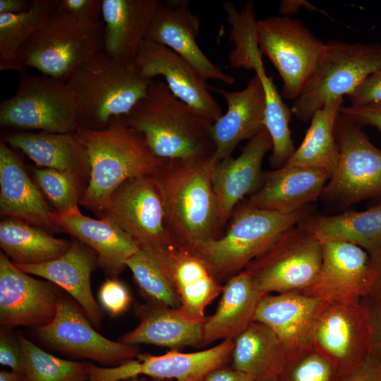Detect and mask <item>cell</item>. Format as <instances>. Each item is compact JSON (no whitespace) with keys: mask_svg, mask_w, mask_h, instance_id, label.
<instances>
[{"mask_svg":"<svg viewBox=\"0 0 381 381\" xmlns=\"http://www.w3.org/2000/svg\"><path fill=\"white\" fill-rule=\"evenodd\" d=\"M199 17L188 0L159 2L147 29L145 40L171 49L188 61L205 80L232 85L236 79L214 64L197 43L200 32Z\"/></svg>","mask_w":381,"mask_h":381,"instance_id":"19","label":"cell"},{"mask_svg":"<svg viewBox=\"0 0 381 381\" xmlns=\"http://www.w3.org/2000/svg\"><path fill=\"white\" fill-rule=\"evenodd\" d=\"M98 298L102 308L112 317L123 313L132 297L127 287L116 278L109 277L101 285Z\"/></svg>","mask_w":381,"mask_h":381,"instance_id":"42","label":"cell"},{"mask_svg":"<svg viewBox=\"0 0 381 381\" xmlns=\"http://www.w3.org/2000/svg\"><path fill=\"white\" fill-rule=\"evenodd\" d=\"M30 381H89L91 363L56 357L18 334Z\"/></svg>","mask_w":381,"mask_h":381,"instance_id":"38","label":"cell"},{"mask_svg":"<svg viewBox=\"0 0 381 381\" xmlns=\"http://www.w3.org/2000/svg\"><path fill=\"white\" fill-rule=\"evenodd\" d=\"M76 116V99L66 81L44 75L20 74L15 94L0 104L4 127L71 133Z\"/></svg>","mask_w":381,"mask_h":381,"instance_id":"11","label":"cell"},{"mask_svg":"<svg viewBox=\"0 0 381 381\" xmlns=\"http://www.w3.org/2000/svg\"><path fill=\"white\" fill-rule=\"evenodd\" d=\"M59 11L80 20L101 22L102 0H59Z\"/></svg>","mask_w":381,"mask_h":381,"instance_id":"45","label":"cell"},{"mask_svg":"<svg viewBox=\"0 0 381 381\" xmlns=\"http://www.w3.org/2000/svg\"><path fill=\"white\" fill-rule=\"evenodd\" d=\"M255 37L262 54L272 62L282 80L283 97L294 101L315 72L326 43L299 19L286 16L257 20Z\"/></svg>","mask_w":381,"mask_h":381,"instance_id":"10","label":"cell"},{"mask_svg":"<svg viewBox=\"0 0 381 381\" xmlns=\"http://www.w3.org/2000/svg\"><path fill=\"white\" fill-rule=\"evenodd\" d=\"M262 294L243 270L224 282L215 312L203 323V346L234 340L255 321Z\"/></svg>","mask_w":381,"mask_h":381,"instance_id":"31","label":"cell"},{"mask_svg":"<svg viewBox=\"0 0 381 381\" xmlns=\"http://www.w3.org/2000/svg\"><path fill=\"white\" fill-rule=\"evenodd\" d=\"M267 381H278L277 379H271V380H267Z\"/></svg>","mask_w":381,"mask_h":381,"instance_id":"53","label":"cell"},{"mask_svg":"<svg viewBox=\"0 0 381 381\" xmlns=\"http://www.w3.org/2000/svg\"><path fill=\"white\" fill-rule=\"evenodd\" d=\"M35 331L45 346L54 351L104 367L120 365L140 353L135 346L114 341L99 334L80 306L63 291L54 319Z\"/></svg>","mask_w":381,"mask_h":381,"instance_id":"14","label":"cell"},{"mask_svg":"<svg viewBox=\"0 0 381 381\" xmlns=\"http://www.w3.org/2000/svg\"><path fill=\"white\" fill-rule=\"evenodd\" d=\"M371 285L368 299L381 304V247L370 254Z\"/></svg>","mask_w":381,"mask_h":381,"instance_id":"49","label":"cell"},{"mask_svg":"<svg viewBox=\"0 0 381 381\" xmlns=\"http://www.w3.org/2000/svg\"><path fill=\"white\" fill-rule=\"evenodd\" d=\"M0 212L50 233L61 231L41 192L29 177L23 163L2 141L0 143Z\"/></svg>","mask_w":381,"mask_h":381,"instance_id":"28","label":"cell"},{"mask_svg":"<svg viewBox=\"0 0 381 381\" xmlns=\"http://www.w3.org/2000/svg\"><path fill=\"white\" fill-rule=\"evenodd\" d=\"M71 241L22 220L4 217L0 222V246L16 265H36L55 260L69 249Z\"/></svg>","mask_w":381,"mask_h":381,"instance_id":"36","label":"cell"},{"mask_svg":"<svg viewBox=\"0 0 381 381\" xmlns=\"http://www.w3.org/2000/svg\"><path fill=\"white\" fill-rule=\"evenodd\" d=\"M223 10L231 28L230 40L234 43L229 65L234 68L253 69L261 80L265 97V127L272 142L270 162L272 167L280 168L296 150L289 126L291 110L282 99L272 77L266 73L255 37L254 3L248 1L240 11L231 4Z\"/></svg>","mask_w":381,"mask_h":381,"instance_id":"6","label":"cell"},{"mask_svg":"<svg viewBox=\"0 0 381 381\" xmlns=\"http://www.w3.org/2000/svg\"><path fill=\"white\" fill-rule=\"evenodd\" d=\"M155 381H168L167 380H155Z\"/></svg>","mask_w":381,"mask_h":381,"instance_id":"54","label":"cell"},{"mask_svg":"<svg viewBox=\"0 0 381 381\" xmlns=\"http://www.w3.org/2000/svg\"><path fill=\"white\" fill-rule=\"evenodd\" d=\"M34 176L56 212L78 206L83 190L81 181L74 175L56 169L36 168Z\"/></svg>","mask_w":381,"mask_h":381,"instance_id":"41","label":"cell"},{"mask_svg":"<svg viewBox=\"0 0 381 381\" xmlns=\"http://www.w3.org/2000/svg\"><path fill=\"white\" fill-rule=\"evenodd\" d=\"M234 341L195 352L169 351L159 356L139 353L135 358L112 367L91 364L89 381H122L144 376L154 380L202 381L212 370L226 366L231 359Z\"/></svg>","mask_w":381,"mask_h":381,"instance_id":"15","label":"cell"},{"mask_svg":"<svg viewBox=\"0 0 381 381\" xmlns=\"http://www.w3.org/2000/svg\"><path fill=\"white\" fill-rule=\"evenodd\" d=\"M75 132L89 162L87 184L80 203L100 216L121 184L136 176H157L167 162L150 150L123 117L112 119L102 129L76 126Z\"/></svg>","mask_w":381,"mask_h":381,"instance_id":"1","label":"cell"},{"mask_svg":"<svg viewBox=\"0 0 381 381\" xmlns=\"http://www.w3.org/2000/svg\"><path fill=\"white\" fill-rule=\"evenodd\" d=\"M122 117L162 159L187 160L214 152L212 123L176 97L163 81L152 80L145 95Z\"/></svg>","mask_w":381,"mask_h":381,"instance_id":"3","label":"cell"},{"mask_svg":"<svg viewBox=\"0 0 381 381\" xmlns=\"http://www.w3.org/2000/svg\"><path fill=\"white\" fill-rule=\"evenodd\" d=\"M132 64L143 78L161 76L171 93L213 123L223 114L208 84L185 59L169 48L147 40Z\"/></svg>","mask_w":381,"mask_h":381,"instance_id":"18","label":"cell"},{"mask_svg":"<svg viewBox=\"0 0 381 381\" xmlns=\"http://www.w3.org/2000/svg\"><path fill=\"white\" fill-rule=\"evenodd\" d=\"M310 205L290 213L257 208L243 200L233 211L219 237L191 248L205 261L220 282L243 271L284 231L310 213Z\"/></svg>","mask_w":381,"mask_h":381,"instance_id":"4","label":"cell"},{"mask_svg":"<svg viewBox=\"0 0 381 381\" xmlns=\"http://www.w3.org/2000/svg\"><path fill=\"white\" fill-rule=\"evenodd\" d=\"M53 217L61 231L95 252L98 265L109 277L116 278L126 268V260L140 250L133 239L108 215L93 219L75 206L63 212L54 210Z\"/></svg>","mask_w":381,"mask_h":381,"instance_id":"24","label":"cell"},{"mask_svg":"<svg viewBox=\"0 0 381 381\" xmlns=\"http://www.w3.org/2000/svg\"><path fill=\"white\" fill-rule=\"evenodd\" d=\"M340 112L362 127H374L381 133V104L342 106Z\"/></svg>","mask_w":381,"mask_h":381,"instance_id":"46","label":"cell"},{"mask_svg":"<svg viewBox=\"0 0 381 381\" xmlns=\"http://www.w3.org/2000/svg\"><path fill=\"white\" fill-rule=\"evenodd\" d=\"M59 0H34L30 9L17 14L0 13V71L26 73L25 54L56 13Z\"/></svg>","mask_w":381,"mask_h":381,"instance_id":"33","label":"cell"},{"mask_svg":"<svg viewBox=\"0 0 381 381\" xmlns=\"http://www.w3.org/2000/svg\"><path fill=\"white\" fill-rule=\"evenodd\" d=\"M234 341L232 368L259 381L278 377L285 363L286 353L270 327L254 321Z\"/></svg>","mask_w":381,"mask_h":381,"instance_id":"35","label":"cell"},{"mask_svg":"<svg viewBox=\"0 0 381 381\" xmlns=\"http://www.w3.org/2000/svg\"><path fill=\"white\" fill-rule=\"evenodd\" d=\"M335 136L339 162L321 197L338 207L381 198V149L372 143L361 126L341 112Z\"/></svg>","mask_w":381,"mask_h":381,"instance_id":"9","label":"cell"},{"mask_svg":"<svg viewBox=\"0 0 381 381\" xmlns=\"http://www.w3.org/2000/svg\"><path fill=\"white\" fill-rule=\"evenodd\" d=\"M139 324L124 334L121 342L135 346L151 344L180 350L203 346L204 320L160 303L147 301L135 306Z\"/></svg>","mask_w":381,"mask_h":381,"instance_id":"29","label":"cell"},{"mask_svg":"<svg viewBox=\"0 0 381 381\" xmlns=\"http://www.w3.org/2000/svg\"><path fill=\"white\" fill-rule=\"evenodd\" d=\"M346 97L351 106L381 104V68L367 76Z\"/></svg>","mask_w":381,"mask_h":381,"instance_id":"44","label":"cell"},{"mask_svg":"<svg viewBox=\"0 0 381 381\" xmlns=\"http://www.w3.org/2000/svg\"><path fill=\"white\" fill-rule=\"evenodd\" d=\"M370 345L368 313L362 300L328 303L316 323L312 346L332 363L339 377L369 356Z\"/></svg>","mask_w":381,"mask_h":381,"instance_id":"16","label":"cell"},{"mask_svg":"<svg viewBox=\"0 0 381 381\" xmlns=\"http://www.w3.org/2000/svg\"><path fill=\"white\" fill-rule=\"evenodd\" d=\"M12 329L1 328L0 363L9 367L11 371L25 374V356L18 334L15 335Z\"/></svg>","mask_w":381,"mask_h":381,"instance_id":"43","label":"cell"},{"mask_svg":"<svg viewBox=\"0 0 381 381\" xmlns=\"http://www.w3.org/2000/svg\"><path fill=\"white\" fill-rule=\"evenodd\" d=\"M152 82L142 78L132 64L116 62L99 52L66 80L76 99L77 126L106 128L112 119L128 114Z\"/></svg>","mask_w":381,"mask_h":381,"instance_id":"5","label":"cell"},{"mask_svg":"<svg viewBox=\"0 0 381 381\" xmlns=\"http://www.w3.org/2000/svg\"><path fill=\"white\" fill-rule=\"evenodd\" d=\"M272 148V138L264 127L249 140L238 157H229L215 166L213 186L224 227L236 206L260 186L264 174L263 159Z\"/></svg>","mask_w":381,"mask_h":381,"instance_id":"25","label":"cell"},{"mask_svg":"<svg viewBox=\"0 0 381 381\" xmlns=\"http://www.w3.org/2000/svg\"><path fill=\"white\" fill-rule=\"evenodd\" d=\"M327 304L300 291L265 294L258 304L255 321L270 327L288 353L312 345L316 323Z\"/></svg>","mask_w":381,"mask_h":381,"instance_id":"22","label":"cell"},{"mask_svg":"<svg viewBox=\"0 0 381 381\" xmlns=\"http://www.w3.org/2000/svg\"><path fill=\"white\" fill-rule=\"evenodd\" d=\"M329 179L323 169L285 164L264 171L259 188L243 201L260 209L293 212L321 197Z\"/></svg>","mask_w":381,"mask_h":381,"instance_id":"27","label":"cell"},{"mask_svg":"<svg viewBox=\"0 0 381 381\" xmlns=\"http://www.w3.org/2000/svg\"><path fill=\"white\" fill-rule=\"evenodd\" d=\"M159 0H102L103 52L131 64L145 40Z\"/></svg>","mask_w":381,"mask_h":381,"instance_id":"30","label":"cell"},{"mask_svg":"<svg viewBox=\"0 0 381 381\" xmlns=\"http://www.w3.org/2000/svg\"><path fill=\"white\" fill-rule=\"evenodd\" d=\"M202 381H259L245 373L226 366L210 372Z\"/></svg>","mask_w":381,"mask_h":381,"instance_id":"50","label":"cell"},{"mask_svg":"<svg viewBox=\"0 0 381 381\" xmlns=\"http://www.w3.org/2000/svg\"><path fill=\"white\" fill-rule=\"evenodd\" d=\"M61 292L51 282L23 272L0 253L1 328L49 324L56 315Z\"/></svg>","mask_w":381,"mask_h":381,"instance_id":"17","label":"cell"},{"mask_svg":"<svg viewBox=\"0 0 381 381\" xmlns=\"http://www.w3.org/2000/svg\"><path fill=\"white\" fill-rule=\"evenodd\" d=\"M278 381H339L332 363L312 345L286 353Z\"/></svg>","mask_w":381,"mask_h":381,"instance_id":"40","label":"cell"},{"mask_svg":"<svg viewBox=\"0 0 381 381\" xmlns=\"http://www.w3.org/2000/svg\"><path fill=\"white\" fill-rule=\"evenodd\" d=\"M299 224L313 232L321 243L347 242L369 254L381 247V203L363 211L308 216Z\"/></svg>","mask_w":381,"mask_h":381,"instance_id":"34","label":"cell"},{"mask_svg":"<svg viewBox=\"0 0 381 381\" xmlns=\"http://www.w3.org/2000/svg\"><path fill=\"white\" fill-rule=\"evenodd\" d=\"M222 95L226 111L212 125L213 156L219 162L231 157L238 143L251 139L265 127V97L260 78L254 74L240 91H228L208 85Z\"/></svg>","mask_w":381,"mask_h":381,"instance_id":"23","label":"cell"},{"mask_svg":"<svg viewBox=\"0 0 381 381\" xmlns=\"http://www.w3.org/2000/svg\"><path fill=\"white\" fill-rule=\"evenodd\" d=\"M5 142L18 149L40 168L70 173L81 181L89 176L86 150L75 132H22L8 135Z\"/></svg>","mask_w":381,"mask_h":381,"instance_id":"32","label":"cell"},{"mask_svg":"<svg viewBox=\"0 0 381 381\" xmlns=\"http://www.w3.org/2000/svg\"><path fill=\"white\" fill-rule=\"evenodd\" d=\"M343 102L342 97L330 100L314 113L301 143L286 164L323 169L330 177L339 158L335 125Z\"/></svg>","mask_w":381,"mask_h":381,"instance_id":"37","label":"cell"},{"mask_svg":"<svg viewBox=\"0 0 381 381\" xmlns=\"http://www.w3.org/2000/svg\"><path fill=\"white\" fill-rule=\"evenodd\" d=\"M322 261L313 284L300 291L329 303H349L366 298L371 285L370 254L344 241L322 243Z\"/></svg>","mask_w":381,"mask_h":381,"instance_id":"20","label":"cell"},{"mask_svg":"<svg viewBox=\"0 0 381 381\" xmlns=\"http://www.w3.org/2000/svg\"><path fill=\"white\" fill-rule=\"evenodd\" d=\"M104 25L76 18L58 9L29 46L26 68L66 81L82 65L103 51Z\"/></svg>","mask_w":381,"mask_h":381,"instance_id":"12","label":"cell"},{"mask_svg":"<svg viewBox=\"0 0 381 381\" xmlns=\"http://www.w3.org/2000/svg\"><path fill=\"white\" fill-rule=\"evenodd\" d=\"M322 261V243L298 224L282 233L244 270L263 294L303 291L315 282Z\"/></svg>","mask_w":381,"mask_h":381,"instance_id":"8","label":"cell"},{"mask_svg":"<svg viewBox=\"0 0 381 381\" xmlns=\"http://www.w3.org/2000/svg\"><path fill=\"white\" fill-rule=\"evenodd\" d=\"M104 214L112 218L141 250L157 251L174 245L167 225L164 192L157 176L127 180L113 193Z\"/></svg>","mask_w":381,"mask_h":381,"instance_id":"13","label":"cell"},{"mask_svg":"<svg viewBox=\"0 0 381 381\" xmlns=\"http://www.w3.org/2000/svg\"><path fill=\"white\" fill-rule=\"evenodd\" d=\"M0 381H30L25 374L13 371H0Z\"/></svg>","mask_w":381,"mask_h":381,"instance_id":"52","label":"cell"},{"mask_svg":"<svg viewBox=\"0 0 381 381\" xmlns=\"http://www.w3.org/2000/svg\"><path fill=\"white\" fill-rule=\"evenodd\" d=\"M339 381H381V359L370 353L357 367L340 376Z\"/></svg>","mask_w":381,"mask_h":381,"instance_id":"47","label":"cell"},{"mask_svg":"<svg viewBox=\"0 0 381 381\" xmlns=\"http://www.w3.org/2000/svg\"><path fill=\"white\" fill-rule=\"evenodd\" d=\"M126 265L147 301L180 308V300L173 284L150 253L140 250L126 260Z\"/></svg>","mask_w":381,"mask_h":381,"instance_id":"39","label":"cell"},{"mask_svg":"<svg viewBox=\"0 0 381 381\" xmlns=\"http://www.w3.org/2000/svg\"><path fill=\"white\" fill-rule=\"evenodd\" d=\"M158 262L173 284L180 309L190 317L203 320L206 308L221 294L223 285L194 250L176 245L146 251Z\"/></svg>","mask_w":381,"mask_h":381,"instance_id":"21","label":"cell"},{"mask_svg":"<svg viewBox=\"0 0 381 381\" xmlns=\"http://www.w3.org/2000/svg\"><path fill=\"white\" fill-rule=\"evenodd\" d=\"M381 68V44L326 43L324 56L310 81L293 101L298 119L310 121L327 102L351 93L367 76Z\"/></svg>","mask_w":381,"mask_h":381,"instance_id":"7","label":"cell"},{"mask_svg":"<svg viewBox=\"0 0 381 381\" xmlns=\"http://www.w3.org/2000/svg\"><path fill=\"white\" fill-rule=\"evenodd\" d=\"M369 318L371 332L370 353L381 359V304L368 298L362 299Z\"/></svg>","mask_w":381,"mask_h":381,"instance_id":"48","label":"cell"},{"mask_svg":"<svg viewBox=\"0 0 381 381\" xmlns=\"http://www.w3.org/2000/svg\"><path fill=\"white\" fill-rule=\"evenodd\" d=\"M34 0H0V13L17 14L31 8Z\"/></svg>","mask_w":381,"mask_h":381,"instance_id":"51","label":"cell"},{"mask_svg":"<svg viewBox=\"0 0 381 381\" xmlns=\"http://www.w3.org/2000/svg\"><path fill=\"white\" fill-rule=\"evenodd\" d=\"M217 163L213 154L167 161L157 175L164 189L167 225L174 245L193 248L223 234L213 186Z\"/></svg>","mask_w":381,"mask_h":381,"instance_id":"2","label":"cell"},{"mask_svg":"<svg viewBox=\"0 0 381 381\" xmlns=\"http://www.w3.org/2000/svg\"><path fill=\"white\" fill-rule=\"evenodd\" d=\"M16 265V264H15ZM23 272L54 284L69 295L83 309L92 325L99 329L102 310L91 289V274L98 265L95 252L74 239L61 257L41 264L16 265Z\"/></svg>","mask_w":381,"mask_h":381,"instance_id":"26","label":"cell"}]
</instances>
